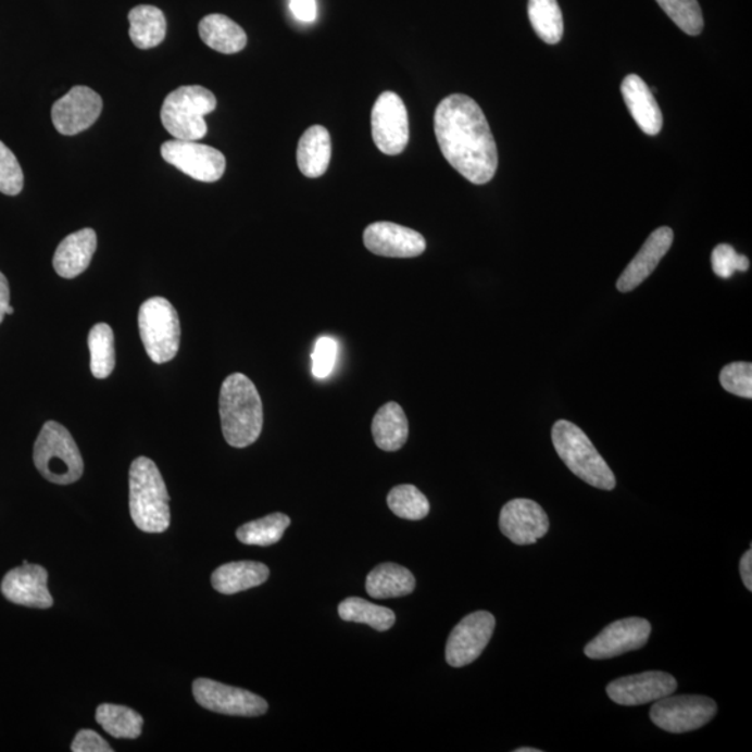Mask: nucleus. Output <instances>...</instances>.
Returning <instances> with one entry per match:
<instances>
[{
    "label": "nucleus",
    "instance_id": "obj_1",
    "mask_svg": "<svg viewBox=\"0 0 752 752\" xmlns=\"http://www.w3.org/2000/svg\"><path fill=\"white\" fill-rule=\"evenodd\" d=\"M435 136L447 161L473 185H487L498 171V147L482 109L453 93L435 111Z\"/></svg>",
    "mask_w": 752,
    "mask_h": 752
},
{
    "label": "nucleus",
    "instance_id": "obj_2",
    "mask_svg": "<svg viewBox=\"0 0 752 752\" xmlns=\"http://www.w3.org/2000/svg\"><path fill=\"white\" fill-rule=\"evenodd\" d=\"M222 430L234 448H247L260 438L264 409L255 385L242 374H231L222 384L220 394Z\"/></svg>",
    "mask_w": 752,
    "mask_h": 752
},
{
    "label": "nucleus",
    "instance_id": "obj_3",
    "mask_svg": "<svg viewBox=\"0 0 752 752\" xmlns=\"http://www.w3.org/2000/svg\"><path fill=\"white\" fill-rule=\"evenodd\" d=\"M171 497L160 468L148 458H137L130 467V513L143 532L161 534L171 526Z\"/></svg>",
    "mask_w": 752,
    "mask_h": 752
},
{
    "label": "nucleus",
    "instance_id": "obj_4",
    "mask_svg": "<svg viewBox=\"0 0 752 752\" xmlns=\"http://www.w3.org/2000/svg\"><path fill=\"white\" fill-rule=\"evenodd\" d=\"M552 442L559 458L584 482L603 491L616 488L615 474L576 424L559 419L552 428Z\"/></svg>",
    "mask_w": 752,
    "mask_h": 752
},
{
    "label": "nucleus",
    "instance_id": "obj_5",
    "mask_svg": "<svg viewBox=\"0 0 752 752\" xmlns=\"http://www.w3.org/2000/svg\"><path fill=\"white\" fill-rule=\"evenodd\" d=\"M34 464L49 482L68 485L78 481L84 473L80 450L63 425L43 424L34 444Z\"/></svg>",
    "mask_w": 752,
    "mask_h": 752
},
{
    "label": "nucleus",
    "instance_id": "obj_6",
    "mask_svg": "<svg viewBox=\"0 0 752 752\" xmlns=\"http://www.w3.org/2000/svg\"><path fill=\"white\" fill-rule=\"evenodd\" d=\"M214 93L201 86H185L170 93L161 109V121L176 140L197 141L208 133L205 116L214 112Z\"/></svg>",
    "mask_w": 752,
    "mask_h": 752
},
{
    "label": "nucleus",
    "instance_id": "obj_7",
    "mask_svg": "<svg viewBox=\"0 0 752 752\" xmlns=\"http://www.w3.org/2000/svg\"><path fill=\"white\" fill-rule=\"evenodd\" d=\"M138 328L148 358L155 364L170 363L180 348L179 314L163 297H152L138 311Z\"/></svg>",
    "mask_w": 752,
    "mask_h": 752
},
{
    "label": "nucleus",
    "instance_id": "obj_8",
    "mask_svg": "<svg viewBox=\"0 0 752 752\" xmlns=\"http://www.w3.org/2000/svg\"><path fill=\"white\" fill-rule=\"evenodd\" d=\"M717 712L714 700L704 695H667L651 707V720L669 734H687L710 724Z\"/></svg>",
    "mask_w": 752,
    "mask_h": 752
},
{
    "label": "nucleus",
    "instance_id": "obj_9",
    "mask_svg": "<svg viewBox=\"0 0 752 752\" xmlns=\"http://www.w3.org/2000/svg\"><path fill=\"white\" fill-rule=\"evenodd\" d=\"M371 127L380 152L399 155L405 150L410 138L409 113L398 93H380L371 113Z\"/></svg>",
    "mask_w": 752,
    "mask_h": 752
},
{
    "label": "nucleus",
    "instance_id": "obj_10",
    "mask_svg": "<svg viewBox=\"0 0 752 752\" xmlns=\"http://www.w3.org/2000/svg\"><path fill=\"white\" fill-rule=\"evenodd\" d=\"M163 160L192 179L214 183L224 176L226 158L224 153L197 141L172 140L161 147Z\"/></svg>",
    "mask_w": 752,
    "mask_h": 752
},
{
    "label": "nucleus",
    "instance_id": "obj_11",
    "mask_svg": "<svg viewBox=\"0 0 752 752\" xmlns=\"http://www.w3.org/2000/svg\"><path fill=\"white\" fill-rule=\"evenodd\" d=\"M192 694L198 704L216 714L252 717L268 711V702L262 697L215 680L197 679L192 682Z\"/></svg>",
    "mask_w": 752,
    "mask_h": 752
},
{
    "label": "nucleus",
    "instance_id": "obj_12",
    "mask_svg": "<svg viewBox=\"0 0 752 752\" xmlns=\"http://www.w3.org/2000/svg\"><path fill=\"white\" fill-rule=\"evenodd\" d=\"M494 626L489 612H474L459 623L450 632L447 644V662L453 667H463L477 661L491 641Z\"/></svg>",
    "mask_w": 752,
    "mask_h": 752
},
{
    "label": "nucleus",
    "instance_id": "obj_13",
    "mask_svg": "<svg viewBox=\"0 0 752 752\" xmlns=\"http://www.w3.org/2000/svg\"><path fill=\"white\" fill-rule=\"evenodd\" d=\"M651 630V623L646 618H622L611 623L591 642H588L584 654L590 660L602 661L641 650L650 640Z\"/></svg>",
    "mask_w": 752,
    "mask_h": 752
},
{
    "label": "nucleus",
    "instance_id": "obj_14",
    "mask_svg": "<svg viewBox=\"0 0 752 752\" xmlns=\"http://www.w3.org/2000/svg\"><path fill=\"white\" fill-rule=\"evenodd\" d=\"M102 98L91 88L77 86L54 102L52 122L63 136H76L98 121L102 112Z\"/></svg>",
    "mask_w": 752,
    "mask_h": 752
},
{
    "label": "nucleus",
    "instance_id": "obj_15",
    "mask_svg": "<svg viewBox=\"0 0 752 752\" xmlns=\"http://www.w3.org/2000/svg\"><path fill=\"white\" fill-rule=\"evenodd\" d=\"M499 528L516 546H532L547 536L549 518L541 504L529 499H513L502 507Z\"/></svg>",
    "mask_w": 752,
    "mask_h": 752
},
{
    "label": "nucleus",
    "instance_id": "obj_16",
    "mask_svg": "<svg viewBox=\"0 0 752 752\" xmlns=\"http://www.w3.org/2000/svg\"><path fill=\"white\" fill-rule=\"evenodd\" d=\"M677 690V680L665 672H646L622 677L606 687L607 695L618 705L637 706L660 701Z\"/></svg>",
    "mask_w": 752,
    "mask_h": 752
},
{
    "label": "nucleus",
    "instance_id": "obj_17",
    "mask_svg": "<svg viewBox=\"0 0 752 752\" xmlns=\"http://www.w3.org/2000/svg\"><path fill=\"white\" fill-rule=\"evenodd\" d=\"M364 246L373 254L388 259H415L427 249V241L410 227L376 222L364 230Z\"/></svg>",
    "mask_w": 752,
    "mask_h": 752
},
{
    "label": "nucleus",
    "instance_id": "obj_18",
    "mask_svg": "<svg viewBox=\"0 0 752 752\" xmlns=\"http://www.w3.org/2000/svg\"><path fill=\"white\" fill-rule=\"evenodd\" d=\"M2 593L10 602L37 610L52 607L53 598L48 590V572L38 564L23 562L12 568L2 581Z\"/></svg>",
    "mask_w": 752,
    "mask_h": 752
},
{
    "label": "nucleus",
    "instance_id": "obj_19",
    "mask_svg": "<svg viewBox=\"0 0 752 752\" xmlns=\"http://www.w3.org/2000/svg\"><path fill=\"white\" fill-rule=\"evenodd\" d=\"M673 237L675 235H673L670 227L663 226L652 231L644 246L638 251L635 260L628 264L621 278H618L617 290L622 291V293H628V291H632L640 286L647 278H650L652 272L660 265L663 256L670 250Z\"/></svg>",
    "mask_w": 752,
    "mask_h": 752
},
{
    "label": "nucleus",
    "instance_id": "obj_20",
    "mask_svg": "<svg viewBox=\"0 0 752 752\" xmlns=\"http://www.w3.org/2000/svg\"><path fill=\"white\" fill-rule=\"evenodd\" d=\"M622 96L638 127L648 136L660 135L663 126L662 112L646 82L637 74H630L622 83Z\"/></svg>",
    "mask_w": 752,
    "mask_h": 752
},
{
    "label": "nucleus",
    "instance_id": "obj_21",
    "mask_svg": "<svg viewBox=\"0 0 752 752\" xmlns=\"http://www.w3.org/2000/svg\"><path fill=\"white\" fill-rule=\"evenodd\" d=\"M97 251V234L92 229L76 231L59 245L53 256V268L64 279H74L91 264Z\"/></svg>",
    "mask_w": 752,
    "mask_h": 752
},
{
    "label": "nucleus",
    "instance_id": "obj_22",
    "mask_svg": "<svg viewBox=\"0 0 752 752\" xmlns=\"http://www.w3.org/2000/svg\"><path fill=\"white\" fill-rule=\"evenodd\" d=\"M331 156L329 131L324 126L306 128L297 147V165L310 179L324 176Z\"/></svg>",
    "mask_w": 752,
    "mask_h": 752
},
{
    "label": "nucleus",
    "instance_id": "obj_23",
    "mask_svg": "<svg viewBox=\"0 0 752 752\" xmlns=\"http://www.w3.org/2000/svg\"><path fill=\"white\" fill-rule=\"evenodd\" d=\"M270 577V568L260 562H231L217 567L212 574V587L225 596L262 586Z\"/></svg>",
    "mask_w": 752,
    "mask_h": 752
},
{
    "label": "nucleus",
    "instance_id": "obj_24",
    "mask_svg": "<svg viewBox=\"0 0 752 752\" xmlns=\"http://www.w3.org/2000/svg\"><path fill=\"white\" fill-rule=\"evenodd\" d=\"M204 43L216 52L231 54L242 51L247 46V34L234 20L224 14H210L198 26Z\"/></svg>",
    "mask_w": 752,
    "mask_h": 752
},
{
    "label": "nucleus",
    "instance_id": "obj_25",
    "mask_svg": "<svg viewBox=\"0 0 752 752\" xmlns=\"http://www.w3.org/2000/svg\"><path fill=\"white\" fill-rule=\"evenodd\" d=\"M365 588L375 600L409 596L415 588L413 573L394 563L379 564L369 572Z\"/></svg>",
    "mask_w": 752,
    "mask_h": 752
},
{
    "label": "nucleus",
    "instance_id": "obj_26",
    "mask_svg": "<svg viewBox=\"0 0 752 752\" xmlns=\"http://www.w3.org/2000/svg\"><path fill=\"white\" fill-rule=\"evenodd\" d=\"M373 437L376 447L385 452H396L408 442L409 422L398 403H386L375 414Z\"/></svg>",
    "mask_w": 752,
    "mask_h": 752
},
{
    "label": "nucleus",
    "instance_id": "obj_27",
    "mask_svg": "<svg viewBox=\"0 0 752 752\" xmlns=\"http://www.w3.org/2000/svg\"><path fill=\"white\" fill-rule=\"evenodd\" d=\"M128 22H130V38L137 48H155L166 37V18L161 9L140 4L128 13Z\"/></svg>",
    "mask_w": 752,
    "mask_h": 752
},
{
    "label": "nucleus",
    "instance_id": "obj_28",
    "mask_svg": "<svg viewBox=\"0 0 752 752\" xmlns=\"http://www.w3.org/2000/svg\"><path fill=\"white\" fill-rule=\"evenodd\" d=\"M96 719L108 735L116 739H137L141 736L142 716L131 707L102 704L98 706Z\"/></svg>",
    "mask_w": 752,
    "mask_h": 752
},
{
    "label": "nucleus",
    "instance_id": "obj_29",
    "mask_svg": "<svg viewBox=\"0 0 752 752\" xmlns=\"http://www.w3.org/2000/svg\"><path fill=\"white\" fill-rule=\"evenodd\" d=\"M528 17L543 42L555 46L562 41L564 24L557 0H528Z\"/></svg>",
    "mask_w": 752,
    "mask_h": 752
},
{
    "label": "nucleus",
    "instance_id": "obj_30",
    "mask_svg": "<svg viewBox=\"0 0 752 752\" xmlns=\"http://www.w3.org/2000/svg\"><path fill=\"white\" fill-rule=\"evenodd\" d=\"M290 526V518L284 513H274L270 516L254 519L237 529V539L245 546L271 547L278 543Z\"/></svg>",
    "mask_w": 752,
    "mask_h": 752
},
{
    "label": "nucleus",
    "instance_id": "obj_31",
    "mask_svg": "<svg viewBox=\"0 0 752 752\" xmlns=\"http://www.w3.org/2000/svg\"><path fill=\"white\" fill-rule=\"evenodd\" d=\"M339 616L341 621L363 623V625H368L376 631H388L396 622L393 611L354 597L340 602Z\"/></svg>",
    "mask_w": 752,
    "mask_h": 752
},
{
    "label": "nucleus",
    "instance_id": "obj_32",
    "mask_svg": "<svg viewBox=\"0 0 752 752\" xmlns=\"http://www.w3.org/2000/svg\"><path fill=\"white\" fill-rule=\"evenodd\" d=\"M88 349L91 354V373L98 379H105L116 365L115 335L108 324L92 326L88 335Z\"/></svg>",
    "mask_w": 752,
    "mask_h": 752
},
{
    "label": "nucleus",
    "instance_id": "obj_33",
    "mask_svg": "<svg viewBox=\"0 0 752 752\" xmlns=\"http://www.w3.org/2000/svg\"><path fill=\"white\" fill-rule=\"evenodd\" d=\"M388 506L396 516L412 522L427 517L430 509L427 497L414 485L394 487L388 494Z\"/></svg>",
    "mask_w": 752,
    "mask_h": 752
},
{
    "label": "nucleus",
    "instance_id": "obj_34",
    "mask_svg": "<svg viewBox=\"0 0 752 752\" xmlns=\"http://www.w3.org/2000/svg\"><path fill=\"white\" fill-rule=\"evenodd\" d=\"M656 2L681 32L692 37L700 36L704 29V17H702L699 0H656Z\"/></svg>",
    "mask_w": 752,
    "mask_h": 752
},
{
    "label": "nucleus",
    "instance_id": "obj_35",
    "mask_svg": "<svg viewBox=\"0 0 752 752\" xmlns=\"http://www.w3.org/2000/svg\"><path fill=\"white\" fill-rule=\"evenodd\" d=\"M24 187V175L16 155L0 141V192L17 196Z\"/></svg>",
    "mask_w": 752,
    "mask_h": 752
},
{
    "label": "nucleus",
    "instance_id": "obj_36",
    "mask_svg": "<svg viewBox=\"0 0 752 752\" xmlns=\"http://www.w3.org/2000/svg\"><path fill=\"white\" fill-rule=\"evenodd\" d=\"M720 385L726 392L740 396V398H752V364L731 363L720 371Z\"/></svg>",
    "mask_w": 752,
    "mask_h": 752
},
{
    "label": "nucleus",
    "instance_id": "obj_37",
    "mask_svg": "<svg viewBox=\"0 0 752 752\" xmlns=\"http://www.w3.org/2000/svg\"><path fill=\"white\" fill-rule=\"evenodd\" d=\"M750 268V260L737 254L734 247L719 245L712 251V270L722 279H729L735 272H745Z\"/></svg>",
    "mask_w": 752,
    "mask_h": 752
},
{
    "label": "nucleus",
    "instance_id": "obj_38",
    "mask_svg": "<svg viewBox=\"0 0 752 752\" xmlns=\"http://www.w3.org/2000/svg\"><path fill=\"white\" fill-rule=\"evenodd\" d=\"M338 343L335 339L324 336L316 340L313 355V375L316 379H325L334 373L336 359H338Z\"/></svg>",
    "mask_w": 752,
    "mask_h": 752
},
{
    "label": "nucleus",
    "instance_id": "obj_39",
    "mask_svg": "<svg viewBox=\"0 0 752 752\" xmlns=\"http://www.w3.org/2000/svg\"><path fill=\"white\" fill-rule=\"evenodd\" d=\"M73 752H112L113 750L101 736L93 730L78 731L72 744Z\"/></svg>",
    "mask_w": 752,
    "mask_h": 752
},
{
    "label": "nucleus",
    "instance_id": "obj_40",
    "mask_svg": "<svg viewBox=\"0 0 752 752\" xmlns=\"http://www.w3.org/2000/svg\"><path fill=\"white\" fill-rule=\"evenodd\" d=\"M290 10L300 22L313 23L316 18V0H290Z\"/></svg>",
    "mask_w": 752,
    "mask_h": 752
},
{
    "label": "nucleus",
    "instance_id": "obj_41",
    "mask_svg": "<svg viewBox=\"0 0 752 752\" xmlns=\"http://www.w3.org/2000/svg\"><path fill=\"white\" fill-rule=\"evenodd\" d=\"M740 574L747 590L752 591V551L749 549L741 557Z\"/></svg>",
    "mask_w": 752,
    "mask_h": 752
},
{
    "label": "nucleus",
    "instance_id": "obj_42",
    "mask_svg": "<svg viewBox=\"0 0 752 752\" xmlns=\"http://www.w3.org/2000/svg\"><path fill=\"white\" fill-rule=\"evenodd\" d=\"M10 305V289L7 276L0 272V324L7 315L8 306Z\"/></svg>",
    "mask_w": 752,
    "mask_h": 752
},
{
    "label": "nucleus",
    "instance_id": "obj_43",
    "mask_svg": "<svg viewBox=\"0 0 752 752\" xmlns=\"http://www.w3.org/2000/svg\"><path fill=\"white\" fill-rule=\"evenodd\" d=\"M516 752H541V750H538V749H526V747H524V749H517Z\"/></svg>",
    "mask_w": 752,
    "mask_h": 752
},
{
    "label": "nucleus",
    "instance_id": "obj_44",
    "mask_svg": "<svg viewBox=\"0 0 752 752\" xmlns=\"http://www.w3.org/2000/svg\"><path fill=\"white\" fill-rule=\"evenodd\" d=\"M13 313H14L13 306H12V305H9V306H8V310H7V315H12Z\"/></svg>",
    "mask_w": 752,
    "mask_h": 752
}]
</instances>
